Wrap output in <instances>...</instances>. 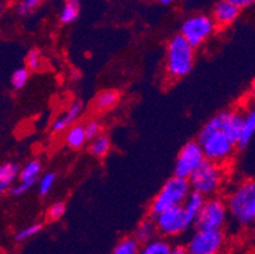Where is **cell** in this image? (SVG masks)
I'll use <instances>...</instances> for the list:
<instances>
[{"mask_svg":"<svg viewBox=\"0 0 255 254\" xmlns=\"http://www.w3.org/2000/svg\"><path fill=\"white\" fill-rule=\"evenodd\" d=\"M198 144L205 159L219 165L229 162L236 150L235 143L230 137L206 125L198 135Z\"/></svg>","mask_w":255,"mask_h":254,"instance_id":"obj_3","label":"cell"},{"mask_svg":"<svg viewBox=\"0 0 255 254\" xmlns=\"http://www.w3.org/2000/svg\"><path fill=\"white\" fill-rule=\"evenodd\" d=\"M205 160V155L198 141H189L178 154L174 167V176L188 179Z\"/></svg>","mask_w":255,"mask_h":254,"instance_id":"obj_10","label":"cell"},{"mask_svg":"<svg viewBox=\"0 0 255 254\" xmlns=\"http://www.w3.org/2000/svg\"><path fill=\"white\" fill-rule=\"evenodd\" d=\"M80 13V4L65 3L59 14V22L61 24H71L75 22Z\"/></svg>","mask_w":255,"mask_h":254,"instance_id":"obj_24","label":"cell"},{"mask_svg":"<svg viewBox=\"0 0 255 254\" xmlns=\"http://www.w3.org/2000/svg\"><path fill=\"white\" fill-rule=\"evenodd\" d=\"M83 103L80 101H75L69 106V108L60 115L56 120L52 122V131L60 134V132H64L74 125V122H76L80 115L83 112Z\"/></svg>","mask_w":255,"mask_h":254,"instance_id":"obj_14","label":"cell"},{"mask_svg":"<svg viewBox=\"0 0 255 254\" xmlns=\"http://www.w3.org/2000/svg\"><path fill=\"white\" fill-rule=\"evenodd\" d=\"M225 1H229V3H231L233 5L238 6L239 9H245L248 8V6L253 5L254 4L255 0H225Z\"/></svg>","mask_w":255,"mask_h":254,"instance_id":"obj_33","label":"cell"},{"mask_svg":"<svg viewBox=\"0 0 255 254\" xmlns=\"http://www.w3.org/2000/svg\"><path fill=\"white\" fill-rule=\"evenodd\" d=\"M42 3L43 0H20L17 5V13L20 17H28L29 14L34 13Z\"/></svg>","mask_w":255,"mask_h":254,"instance_id":"obj_26","label":"cell"},{"mask_svg":"<svg viewBox=\"0 0 255 254\" xmlns=\"http://www.w3.org/2000/svg\"><path fill=\"white\" fill-rule=\"evenodd\" d=\"M194 65V48L180 34L169 39L165 52V71L170 79L178 80L191 73Z\"/></svg>","mask_w":255,"mask_h":254,"instance_id":"obj_2","label":"cell"},{"mask_svg":"<svg viewBox=\"0 0 255 254\" xmlns=\"http://www.w3.org/2000/svg\"><path fill=\"white\" fill-rule=\"evenodd\" d=\"M111 150V139L107 135L101 134L97 136L96 139L90 140L89 145V153L93 157L96 158H103Z\"/></svg>","mask_w":255,"mask_h":254,"instance_id":"obj_22","label":"cell"},{"mask_svg":"<svg viewBox=\"0 0 255 254\" xmlns=\"http://www.w3.org/2000/svg\"><path fill=\"white\" fill-rule=\"evenodd\" d=\"M226 248L224 230H199L192 234L184 249L187 254H221Z\"/></svg>","mask_w":255,"mask_h":254,"instance_id":"obj_7","label":"cell"},{"mask_svg":"<svg viewBox=\"0 0 255 254\" xmlns=\"http://www.w3.org/2000/svg\"><path fill=\"white\" fill-rule=\"evenodd\" d=\"M241 120H243V113L238 111H222L217 113L215 117L211 118L206 126L211 129L222 131L225 135L230 137L236 145L239 132L241 127Z\"/></svg>","mask_w":255,"mask_h":254,"instance_id":"obj_11","label":"cell"},{"mask_svg":"<svg viewBox=\"0 0 255 254\" xmlns=\"http://www.w3.org/2000/svg\"><path fill=\"white\" fill-rule=\"evenodd\" d=\"M65 3H71V4H80V0H65Z\"/></svg>","mask_w":255,"mask_h":254,"instance_id":"obj_36","label":"cell"},{"mask_svg":"<svg viewBox=\"0 0 255 254\" xmlns=\"http://www.w3.org/2000/svg\"><path fill=\"white\" fill-rule=\"evenodd\" d=\"M65 211H66V206H65L64 202H55V204H52L48 207L46 216H47L50 221H57L64 216Z\"/></svg>","mask_w":255,"mask_h":254,"instance_id":"obj_30","label":"cell"},{"mask_svg":"<svg viewBox=\"0 0 255 254\" xmlns=\"http://www.w3.org/2000/svg\"><path fill=\"white\" fill-rule=\"evenodd\" d=\"M140 244L133 237H126L121 239L117 246L113 248L111 254H138L140 252Z\"/></svg>","mask_w":255,"mask_h":254,"instance_id":"obj_23","label":"cell"},{"mask_svg":"<svg viewBox=\"0 0 255 254\" xmlns=\"http://www.w3.org/2000/svg\"><path fill=\"white\" fill-rule=\"evenodd\" d=\"M217 27L208 14H193L183 22L180 36L196 50L215 34Z\"/></svg>","mask_w":255,"mask_h":254,"instance_id":"obj_6","label":"cell"},{"mask_svg":"<svg viewBox=\"0 0 255 254\" xmlns=\"http://www.w3.org/2000/svg\"><path fill=\"white\" fill-rule=\"evenodd\" d=\"M156 227L157 234L163 238H175L182 235L189 229V225L185 220L182 206H175L165 210L151 218Z\"/></svg>","mask_w":255,"mask_h":254,"instance_id":"obj_9","label":"cell"},{"mask_svg":"<svg viewBox=\"0 0 255 254\" xmlns=\"http://www.w3.org/2000/svg\"><path fill=\"white\" fill-rule=\"evenodd\" d=\"M41 171H42L41 162L38 159H32L22 169H19L18 179H19V182H34L36 183L38 181Z\"/></svg>","mask_w":255,"mask_h":254,"instance_id":"obj_21","label":"cell"},{"mask_svg":"<svg viewBox=\"0 0 255 254\" xmlns=\"http://www.w3.org/2000/svg\"><path fill=\"white\" fill-rule=\"evenodd\" d=\"M156 1L161 4V5H173V4H175L179 0H156Z\"/></svg>","mask_w":255,"mask_h":254,"instance_id":"obj_35","label":"cell"},{"mask_svg":"<svg viewBox=\"0 0 255 254\" xmlns=\"http://www.w3.org/2000/svg\"><path fill=\"white\" fill-rule=\"evenodd\" d=\"M226 221V202L219 197H208L205 200L202 210L194 221V227L199 230H222Z\"/></svg>","mask_w":255,"mask_h":254,"instance_id":"obj_8","label":"cell"},{"mask_svg":"<svg viewBox=\"0 0 255 254\" xmlns=\"http://www.w3.org/2000/svg\"><path fill=\"white\" fill-rule=\"evenodd\" d=\"M171 248H173V246L166 241L165 238L157 237L154 241L142 244L140 247L138 254H169Z\"/></svg>","mask_w":255,"mask_h":254,"instance_id":"obj_20","label":"cell"},{"mask_svg":"<svg viewBox=\"0 0 255 254\" xmlns=\"http://www.w3.org/2000/svg\"><path fill=\"white\" fill-rule=\"evenodd\" d=\"M157 230L156 227H155V223L151 218L143 219L140 224L137 225L135 230V234H133V238L138 242L140 246L142 244L149 243V242L154 241L155 238H157Z\"/></svg>","mask_w":255,"mask_h":254,"instance_id":"obj_17","label":"cell"},{"mask_svg":"<svg viewBox=\"0 0 255 254\" xmlns=\"http://www.w3.org/2000/svg\"><path fill=\"white\" fill-rule=\"evenodd\" d=\"M84 126V131L88 140L96 139L102 134V125L97 120H89Z\"/></svg>","mask_w":255,"mask_h":254,"instance_id":"obj_31","label":"cell"},{"mask_svg":"<svg viewBox=\"0 0 255 254\" xmlns=\"http://www.w3.org/2000/svg\"><path fill=\"white\" fill-rule=\"evenodd\" d=\"M0 254H4V253H3V251H1V249H0Z\"/></svg>","mask_w":255,"mask_h":254,"instance_id":"obj_38","label":"cell"},{"mask_svg":"<svg viewBox=\"0 0 255 254\" xmlns=\"http://www.w3.org/2000/svg\"><path fill=\"white\" fill-rule=\"evenodd\" d=\"M205 197L201 196L199 193L196 192H189V195L187 196L185 201L183 202L182 209L183 213H184L185 220H187V224L189 225V228L192 225H194V221L198 218L201 210H202L203 204H205Z\"/></svg>","mask_w":255,"mask_h":254,"instance_id":"obj_15","label":"cell"},{"mask_svg":"<svg viewBox=\"0 0 255 254\" xmlns=\"http://www.w3.org/2000/svg\"><path fill=\"white\" fill-rule=\"evenodd\" d=\"M120 93L116 89L102 90L94 99V108L99 112L111 111L120 102Z\"/></svg>","mask_w":255,"mask_h":254,"instance_id":"obj_18","label":"cell"},{"mask_svg":"<svg viewBox=\"0 0 255 254\" xmlns=\"http://www.w3.org/2000/svg\"><path fill=\"white\" fill-rule=\"evenodd\" d=\"M29 80V70L27 67H19L13 73L10 79L11 87L15 90H20L27 85Z\"/></svg>","mask_w":255,"mask_h":254,"instance_id":"obj_25","label":"cell"},{"mask_svg":"<svg viewBox=\"0 0 255 254\" xmlns=\"http://www.w3.org/2000/svg\"><path fill=\"white\" fill-rule=\"evenodd\" d=\"M87 140V135H85L84 126L83 125H73L66 130L65 143L70 149L79 150V149L85 145Z\"/></svg>","mask_w":255,"mask_h":254,"instance_id":"obj_19","label":"cell"},{"mask_svg":"<svg viewBox=\"0 0 255 254\" xmlns=\"http://www.w3.org/2000/svg\"><path fill=\"white\" fill-rule=\"evenodd\" d=\"M19 167L14 163H4L0 165V196L8 192L15 179H18Z\"/></svg>","mask_w":255,"mask_h":254,"instance_id":"obj_16","label":"cell"},{"mask_svg":"<svg viewBox=\"0 0 255 254\" xmlns=\"http://www.w3.org/2000/svg\"><path fill=\"white\" fill-rule=\"evenodd\" d=\"M224 182V169L221 165L205 160L188 178L192 192L203 197H211L221 187Z\"/></svg>","mask_w":255,"mask_h":254,"instance_id":"obj_5","label":"cell"},{"mask_svg":"<svg viewBox=\"0 0 255 254\" xmlns=\"http://www.w3.org/2000/svg\"><path fill=\"white\" fill-rule=\"evenodd\" d=\"M41 230H42V224L41 223L32 224V225H28V227L20 229L19 232L15 234V241L19 242V243L28 241V239H31V238L36 237L38 233H41Z\"/></svg>","mask_w":255,"mask_h":254,"instance_id":"obj_27","label":"cell"},{"mask_svg":"<svg viewBox=\"0 0 255 254\" xmlns=\"http://www.w3.org/2000/svg\"><path fill=\"white\" fill-rule=\"evenodd\" d=\"M36 185L34 182H18V185L11 186L10 190L8 191L11 196H23L28 192L33 186Z\"/></svg>","mask_w":255,"mask_h":254,"instance_id":"obj_32","label":"cell"},{"mask_svg":"<svg viewBox=\"0 0 255 254\" xmlns=\"http://www.w3.org/2000/svg\"><path fill=\"white\" fill-rule=\"evenodd\" d=\"M191 192L188 179L173 176L164 183L150 205V218L175 206H182L187 196Z\"/></svg>","mask_w":255,"mask_h":254,"instance_id":"obj_4","label":"cell"},{"mask_svg":"<svg viewBox=\"0 0 255 254\" xmlns=\"http://www.w3.org/2000/svg\"><path fill=\"white\" fill-rule=\"evenodd\" d=\"M169 254H187V252H185L184 247L177 246V247H173V248H171L170 253Z\"/></svg>","mask_w":255,"mask_h":254,"instance_id":"obj_34","label":"cell"},{"mask_svg":"<svg viewBox=\"0 0 255 254\" xmlns=\"http://www.w3.org/2000/svg\"><path fill=\"white\" fill-rule=\"evenodd\" d=\"M55 181H56V174L53 172H47L46 174H43L38 182V195L42 196V197L47 196L50 191L52 190Z\"/></svg>","mask_w":255,"mask_h":254,"instance_id":"obj_28","label":"cell"},{"mask_svg":"<svg viewBox=\"0 0 255 254\" xmlns=\"http://www.w3.org/2000/svg\"><path fill=\"white\" fill-rule=\"evenodd\" d=\"M42 66V55L37 48H32L25 56V67L29 71H37Z\"/></svg>","mask_w":255,"mask_h":254,"instance_id":"obj_29","label":"cell"},{"mask_svg":"<svg viewBox=\"0 0 255 254\" xmlns=\"http://www.w3.org/2000/svg\"><path fill=\"white\" fill-rule=\"evenodd\" d=\"M3 9H4V5L1 3H0V14H1V11H3Z\"/></svg>","mask_w":255,"mask_h":254,"instance_id":"obj_37","label":"cell"},{"mask_svg":"<svg viewBox=\"0 0 255 254\" xmlns=\"http://www.w3.org/2000/svg\"><path fill=\"white\" fill-rule=\"evenodd\" d=\"M240 13L241 10L238 6L233 5V4L229 3V1H225V0H219L213 6L211 18H212L217 28H225L235 23L238 18L240 17Z\"/></svg>","mask_w":255,"mask_h":254,"instance_id":"obj_12","label":"cell"},{"mask_svg":"<svg viewBox=\"0 0 255 254\" xmlns=\"http://www.w3.org/2000/svg\"><path fill=\"white\" fill-rule=\"evenodd\" d=\"M226 207L239 227H252L255 221V182L249 179L239 185L229 196Z\"/></svg>","mask_w":255,"mask_h":254,"instance_id":"obj_1","label":"cell"},{"mask_svg":"<svg viewBox=\"0 0 255 254\" xmlns=\"http://www.w3.org/2000/svg\"><path fill=\"white\" fill-rule=\"evenodd\" d=\"M254 135L255 111L254 108H249L243 113V120H241L240 132H239L238 141H236V148L240 149V150H245L253 141Z\"/></svg>","mask_w":255,"mask_h":254,"instance_id":"obj_13","label":"cell"}]
</instances>
